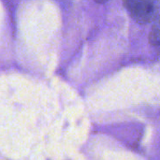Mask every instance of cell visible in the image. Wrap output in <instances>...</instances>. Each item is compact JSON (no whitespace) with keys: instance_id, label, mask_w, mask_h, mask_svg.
Wrapping results in <instances>:
<instances>
[{"instance_id":"1","label":"cell","mask_w":160,"mask_h":160,"mask_svg":"<svg viewBox=\"0 0 160 160\" xmlns=\"http://www.w3.org/2000/svg\"><path fill=\"white\" fill-rule=\"evenodd\" d=\"M124 6L131 18L144 24L152 21L155 14L154 0H123Z\"/></svg>"},{"instance_id":"3","label":"cell","mask_w":160,"mask_h":160,"mask_svg":"<svg viewBox=\"0 0 160 160\" xmlns=\"http://www.w3.org/2000/svg\"><path fill=\"white\" fill-rule=\"evenodd\" d=\"M97 3H99V4H103V3H106V2H108V1H110V0H95Z\"/></svg>"},{"instance_id":"2","label":"cell","mask_w":160,"mask_h":160,"mask_svg":"<svg viewBox=\"0 0 160 160\" xmlns=\"http://www.w3.org/2000/svg\"><path fill=\"white\" fill-rule=\"evenodd\" d=\"M150 42L160 50V20L155 23L150 33Z\"/></svg>"}]
</instances>
